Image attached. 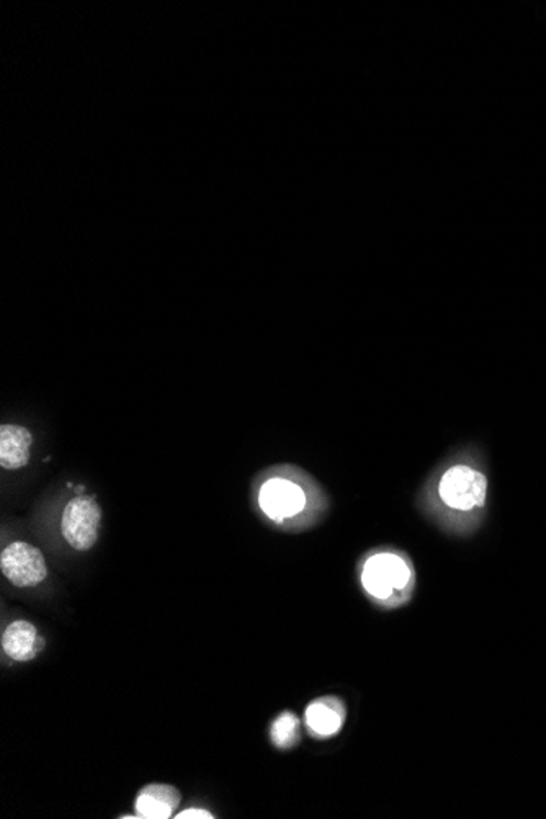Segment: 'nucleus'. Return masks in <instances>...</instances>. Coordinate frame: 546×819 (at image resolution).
<instances>
[{
	"label": "nucleus",
	"mask_w": 546,
	"mask_h": 819,
	"mask_svg": "<svg viewBox=\"0 0 546 819\" xmlns=\"http://www.w3.org/2000/svg\"><path fill=\"white\" fill-rule=\"evenodd\" d=\"M489 482L478 450L467 446L435 466L415 496L422 516L452 536H470L482 525Z\"/></svg>",
	"instance_id": "obj_1"
},
{
	"label": "nucleus",
	"mask_w": 546,
	"mask_h": 819,
	"mask_svg": "<svg viewBox=\"0 0 546 819\" xmlns=\"http://www.w3.org/2000/svg\"><path fill=\"white\" fill-rule=\"evenodd\" d=\"M250 505L257 519L275 532L303 533L326 520L331 499L307 469L280 463L254 476Z\"/></svg>",
	"instance_id": "obj_2"
},
{
	"label": "nucleus",
	"mask_w": 546,
	"mask_h": 819,
	"mask_svg": "<svg viewBox=\"0 0 546 819\" xmlns=\"http://www.w3.org/2000/svg\"><path fill=\"white\" fill-rule=\"evenodd\" d=\"M355 573L365 599L381 612L403 609L414 599L417 569L404 550L391 545L375 546L361 553Z\"/></svg>",
	"instance_id": "obj_3"
},
{
	"label": "nucleus",
	"mask_w": 546,
	"mask_h": 819,
	"mask_svg": "<svg viewBox=\"0 0 546 819\" xmlns=\"http://www.w3.org/2000/svg\"><path fill=\"white\" fill-rule=\"evenodd\" d=\"M103 512L96 496H74L65 506L59 520L63 540L77 553L90 552L99 542Z\"/></svg>",
	"instance_id": "obj_4"
},
{
	"label": "nucleus",
	"mask_w": 546,
	"mask_h": 819,
	"mask_svg": "<svg viewBox=\"0 0 546 819\" xmlns=\"http://www.w3.org/2000/svg\"><path fill=\"white\" fill-rule=\"evenodd\" d=\"M0 571L12 586L32 589L45 583L49 569L45 555L38 546L15 540L7 543L0 553Z\"/></svg>",
	"instance_id": "obj_5"
},
{
	"label": "nucleus",
	"mask_w": 546,
	"mask_h": 819,
	"mask_svg": "<svg viewBox=\"0 0 546 819\" xmlns=\"http://www.w3.org/2000/svg\"><path fill=\"white\" fill-rule=\"evenodd\" d=\"M347 721V705L337 695L314 698L304 708V727L313 740L326 741L341 734Z\"/></svg>",
	"instance_id": "obj_6"
},
{
	"label": "nucleus",
	"mask_w": 546,
	"mask_h": 819,
	"mask_svg": "<svg viewBox=\"0 0 546 819\" xmlns=\"http://www.w3.org/2000/svg\"><path fill=\"white\" fill-rule=\"evenodd\" d=\"M45 650L40 630L29 620H13L2 633V651L15 663H29Z\"/></svg>",
	"instance_id": "obj_7"
},
{
	"label": "nucleus",
	"mask_w": 546,
	"mask_h": 819,
	"mask_svg": "<svg viewBox=\"0 0 546 819\" xmlns=\"http://www.w3.org/2000/svg\"><path fill=\"white\" fill-rule=\"evenodd\" d=\"M180 804H182V794L174 785H144L140 788L135 798L136 817L144 819L174 818Z\"/></svg>",
	"instance_id": "obj_8"
},
{
	"label": "nucleus",
	"mask_w": 546,
	"mask_h": 819,
	"mask_svg": "<svg viewBox=\"0 0 546 819\" xmlns=\"http://www.w3.org/2000/svg\"><path fill=\"white\" fill-rule=\"evenodd\" d=\"M33 434L22 424H2L0 428V466L5 472L25 468L32 458Z\"/></svg>",
	"instance_id": "obj_9"
},
{
	"label": "nucleus",
	"mask_w": 546,
	"mask_h": 819,
	"mask_svg": "<svg viewBox=\"0 0 546 819\" xmlns=\"http://www.w3.org/2000/svg\"><path fill=\"white\" fill-rule=\"evenodd\" d=\"M270 744L278 751L294 750L301 743V720L294 711L283 710L270 721Z\"/></svg>",
	"instance_id": "obj_10"
},
{
	"label": "nucleus",
	"mask_w": 546,
	"mask_h": 819,
	"mask_svg": "<svg viewBox=\"0 0 546 819\" xmlns=\"http://www.w3.org/2000/svg\"><path fill=\"white\" fill-rule=\"evenodd\" d=\"M177 819H213V814H210L208 810H202V808H189V810L180 811V814H177Z\"/></svg>",
	"instance_id": "obj_11"
}]
</instances>
